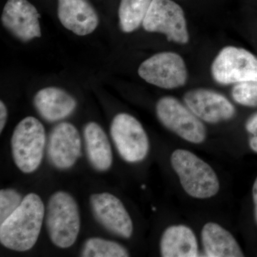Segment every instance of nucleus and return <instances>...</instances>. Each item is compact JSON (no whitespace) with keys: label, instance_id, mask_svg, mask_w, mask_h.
<instances>
[{"label":"nucleus","instance_id":"obj_1","mask_svg":"<svg viewBox=\"0 0 257 257\" xmlns=\"http://www.w3.org/2000/svg\"><path fill=\"white\" fill-rule=\"evenodd\" d=\"M45 204L41 197L30 193L23 202L0 224V242L8 249L26 251L36 244L45 216Z\"/></svg>","mask_w":257,"mask_h":257},{"label":"nucleus","instance_id":"obj_2","mask_svg":"<svg viewBox=\"0 0 257 257\" xmlns=\"http://www.w3.org/2000/svg\"><path fill=\"white\" fill-rule=\"evenodd\" d=\"M170 162L182 188L189 197L209 199L219 192L220 183L216 172L195 154L178 149L172 152Z\"/></svg>","mask_w":257,"mask_h":257},{"label":"nucleus","instance_id":"obj_3","mask_svg":"<svg viewBox=\"0 0 257 257\" xmlns=\"http://www.w3.org/2000/svg\"><path fill=\"white\" fill-rule=\"evenodd\" d=\"M47 233L57 247L73 246L81 228L78 204L69 193L57 191L49 199L45 211Z\"/></svg>","mask_w":257,"mask_h":257},{"label":"nucleus","instance_id":"obj_4","mask_svg":"<svg viewBox=\"0 0 257 257\" xmlns=\"http://www.w3.org/2000/svg\"><path fill=\"white\" fill-rule=\"evenodd\" d=\"M46 145V132L34 116L24 118L11 138V150L17 167L24 174L35 172L41 165Z\"/></svg>","mask_w":257,"mask_h":257},{"label":"nucleus","instance_id":"obj_5","mask_svg":"<svg viewBox=\"0 0 257 257\" xmlns=\"http://www.w3.org/2000/svg\"><path fill=\"white\" fill-rule=\"evenodd\" d=\"M156 113L162 125L182 140L194 145L205 141L207 130L202 120L177 98H161L157 103Z\"/></svg>","mask_w":257,"mask_h":257},{"label":"nucleus","instance_id":"obj_6","mask_svg":"<svg viewBox=\"0 0 257 257\" xmlns=\"http://www.w3.org/2000/svg\"><path fill=\"white\" fill-rule=\"evenodd\" d=\"M110 135L120 157L130 164L143 162L150 152V140L143 125L127 113H119L111 123Z\"/></svg>","mask_w":257,"mask_h":257},{"label":"nucleus","instance_id":"obj_7","mask_svg":"<svg viewBox=\"0 0 257 257\" xmlns=\"http://www.w3.org/2000/svg\"><path fill=\"white\" fill-rule=\"evenodd\" d=\"M143 26L145 31L163 34L168 41L179 45L189 42L183 10L172 0H152Z\"/></svg>","mask_w":257,"mask_h":257},{"label":"nucleus","instance_id":"obj_8","mask_svg":"<svg viewBox=\"0 0 257 257\" xmlns=\"http://www.w3.org/2000/svg\"><path fill=\"white\" fill-rule=\"evenodd\" d=\"M211 73L222 85L257 80V58L244 49L225 47L213 61Z\"/></svg>","mask_w":257,"mask_h":257},{"label":"nucleus","instance_id":"obj_9","mask_svg":"<svg viewBox=\"0 0 257 257\" xmlns=\"http://www.w3.org/2000/svg\"><path fill=\"white\" fill-rule=\"evenodd\" d=\"M138 74L149 84L166 89L182 87L188 75L183 58L172 52H160L144 61Z\"/></svg>","mask_w":257,"mask_h":257},{"label":"nucleus","instance_id":"obj_10","mask_svg":"<svg viewBox=\"0 0 257 257\" xmlns=\"http://www.w3.org/2000/svg\"><path fill=\"white\" fill-rule=\"evenodd\" d=\"M89 204L93 215L104 229L124 239L131 237L133 219L119 198L109 192L96 193L89 197Z\"/></svg>","mask_w":257,"mask_h":257},{"label":"nucleus","instance_id":"obj_11","mask_svg":"<svg viewBox=\"0 0 257 257\" xmlns=\"http://www.w3.org/2000/svg\"><path fill=\"white\" fill-rule=\"evenodd\" d=\"M82 139L77 128L69 122L56 125L47 143L51 165L60 170L72 168L82 156Z\"/></svg>","mask_w":257,"mask_h":257},{"label":"nucleus","instance_id":"obj_12","mask_svg":"<svg viewBox=\"0 0 257 257\" xmlns=\"http://www.w3.org/2000/svg\"><path fill=\"white\" fill-rule=\"evenodd\" d=\"M184 104L204 122L217 124L234 117L236 109L226 96L207 89H194L186 92Z\"/></svg>","mask_w":257,"mask_h":257},{"label":"nucleus","instance_id":"obj_13","mask_svg":"<svg viewBox=\"0 0 257 257\" xmlns=\"http://www.w3.org/2000/svg\"><path fill=\"white\" fill-rule=\"evenodd\" d=\"M35 7L28 0H8L2 15V23L7 30L19 40L28 42L42 36Z\"/></svg>","mask_w":257,"mask_h":257},{"label":"nucleus","instance_id":"obj_14","mask_svg":"<svg viewBox=\"0 0 257 257\" xmlns=\"http://www.w3.org/2000/svg\"><path fill=\"white\" fill-rule=\"evenodd\" d=\"M58 18L64 28L79 36L92 33L99 25L98 15L87 0H58Z\"/></svg>","mask_w":257,"mask_h":257},{"label":"nucleus","instance_id":"obj_15","mask_svg":"<svg viewBox=\"0 0 257 257\" xmlns=\"http://www.w3.org/2000/svg\"><path fill=\"white\" fill-rule=\"evenodd\" d=\"M33 102L38 114L48 122H56L68 117L77 105L76 99L69 93L53 87L38 91Z\"/></svg>","mask_w":257,"mask_h":257},{"label":"nucleus","instance_id":"obj_16","mask_svg":"<svg viewBox=\"0 0 257 257\" xmlns=\"http://www.w3.org/2000/svg\"><path fill=\"white\" fill-rule=\"evenodd\" d=\"M84 147L89 164L98 172H106L112 166L113 154L110 142L100 125L94 121L84 126Z\"/></svg>","mask_w":257,"mask_h":257},{"label":"nucleus","instance_id":"obj_17","mask_svg":"<svg viewBox=\"0 0 257 257\" xmlns=\"http://www.w3.org/2000/svg\"><path fill=\"white\" fill-rule=\"evenodd\" d=\"M163 257L199 256V246L194 231L186 225H172L164 231L160 239Z\"/></svg>","mask_w":257,"mask_h":257},{"label":"nucleus","instance_id":"obj_18","mask_svg":"<svg viewBox=\"0 0 257 257\" xmlns=\"http://www.w3.org/2000/svg\"><path fill=\"white\" fill-rule=\"evenodd\" d=\"M203 248L208 257H242L244 256L234 236L215 222L203 226L201 233Z\"/></svg>","mask_w":257,"mask_h":257},{"label":"nucleus","instance_id":"obj_19","mask_svg":"<svg viewBox=\"0 0 257 257\" xmlns=\"http://www.w3.org/2000/svg\"><path fill=\"white\" fill-rule=\"evenodd\" d=\"M152 2V0H121L118 15L121 31L131 33L143 25Z\"/></svg>","mask_w":257,"mask_h":257},{"label":"nucleus","instance_id":"obj_20","mask_svg":"<svg viewBox=\"0 0 257 257\" xmlns=\"http://www.w3.org/2000/svg\"><path fill=\"white\" fill-rule=\"evenodd\" d=\"M81 256L127 257L130 254L123 245L102 238H89L83 245Z\"/></svg>","mask_w":257,"mask_h":257},{"label":"nucleus","instance_id":"obj_21","mask_svg":"<svg viewBox=\"0 0 257 257\" xmlns=\"http://www.w3.org/2000/svg\"><path fill=\"white\" fill-rule=\"evenodd\" d=\"M231 96L241 105L249 107L257 106V80L235 84L231 90Z\"/></svg>","mask_w":257,"mask_h":257},{"label":"nucleus","instance_id":"obj_22","mask_svg":"<svg viewBox=\"0 0 257 257\" xmlns=\"http://www.w3.org/2000/svg\"><path fill=\"white\" fill-rule=\"evenodd\" d=\"M24 197L14 189H3L0 191V224L8 217L23 202Z\"/></svg>","mask_w":257,"mask_h":257},{"label":"nucleus","instance_id":"obj_23","mask_svg":"<svg viewBox=\"0 0 257 257\" xmlns=\"http://www.w3.org/2000/svg\"><path fill=\"white\" fill-rule=\"evenodd\" d=\"M246 130L250 135V148L252 151L257 153V112L251 115L246 123Z\"/></svg>","mask_w":257,"mask_h":257},{"label":"nucleus","instance_id":"obj_24","mask_svg":"<svg viewBox=\"0 0 257 257\" xmlns=\"http://www.w3.org/2000/svg\"><path fill=\"white\" fill-rule=\"evenodd\" d=\"M8 118V108L3 101H0V133H3Z\"/></svg>","mask_w":257,"mask_h":257},{"label":"nucleus","instance_id":"obj_25","mask_svg":"<svg viewBox=\"0 0 257 257\" xmlns=\"http://www.w3.org/2000/svg\"><path fill=\"white\" fill-rule=\"evenodd\" d=\"M252 194L253 203H254L255 219H256L257 223V177L253 183Z\"/></svg>","mask_w":257,"mask_h":257}]
</instances>
